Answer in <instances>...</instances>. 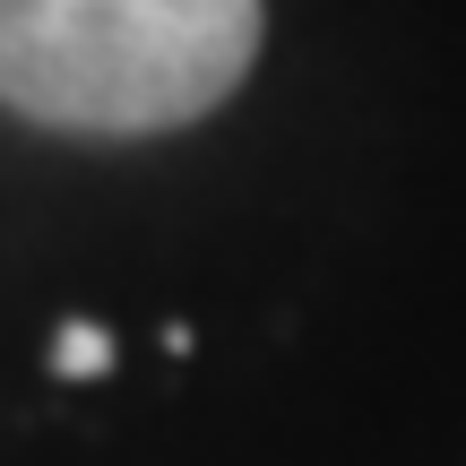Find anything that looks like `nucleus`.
Returning a JSON list of instances; mask_svg holds the SVG:
<instances>
[{"instance_id": "obj_1", "label": "nucleus", "mask_w": 466, "mask_h": 466, "mask_svg": "<svg viewBox=\"0 0 466 466\" xmlns=\"http://www.w3.org/2000/svg\"><path fill=\"white\" fill-rule=\"evenodd\" d=\"M250 61L259 0H0V104L44 130H182Z\"/></svg>"}, {"instance_id": "obj_2", "label": "nucleus", "mask_w": 466, "mask_h": 466, "mask_svg": "<svg viewBox=\"0 0 466 466\" xmlns=\"http://www.w3.org/2000/svg\"><path fill=\"white\" fill-rule=\"evenodd\" d=\"M52 371H61V380H96V371H113V337L86 329V319H69V329L52 337Z\"/></svg>"}]
</instances>
